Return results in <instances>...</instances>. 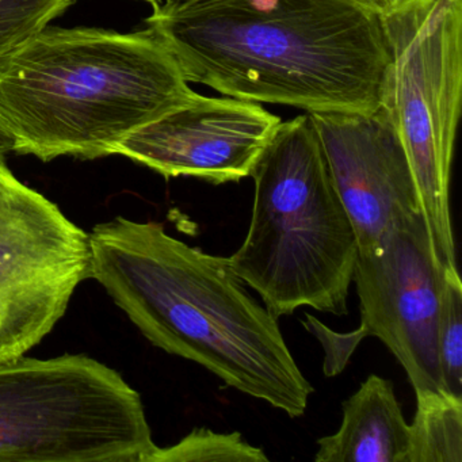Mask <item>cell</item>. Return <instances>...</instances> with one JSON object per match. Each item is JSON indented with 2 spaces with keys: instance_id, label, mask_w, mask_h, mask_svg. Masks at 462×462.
Here are the masks:
<instances>
[{
  "instance_id": "obj_11",
  "label": "cell",
  "mask_w": 462,
  "mask_h": 462,
  "mask_svg": "<svg viewBox=\"0 0 462 462\" xmlns=\"http://www.w3.org/2000/svg\"><path fill=\"white\" fill-rule=\"evenodd\" d=\"M342 407L339 430L318 440L316 462H407L410 424L392 381L370 374Z\"/></svg>"
},
{
  "instance_id": "obj_4",
  "label": "cell",
  "mask_w": 462,
  "mask_h": 462,
  "mask_svg": "<svg viewBox=\"0 0 462 462\" xmlns=\"http://www.w3.org/2000/svg\"><path fill=\"white\" fill-rule=\"evenodd\" d=\"M253 215L232 269L275 319L347 315L358 242L308 115L281 121L253 174Z\"/></svg>"
},
{
  "instance_id": "obj_3",
  "label": "cell",
  "mask_w": 462,
  "mask_h": 462,
  "mask_svg": "<svg viewBox=\"0 0 462 462\" xmlns=\"http://www.w3.org/2000/svg\"><path fill=\"white\" fill-rule=\"evenodd\" d=\"M196 96L150 28L45 26L0 60V126L42 162L115 155L129 134Z\"/></svg>"
},
{
  "instance_id": "obj_19",
  "label": "cell",
  "mask_w": 462,
  "mask_h": 462,
  "mask_svg": "<svg viewBox=\"0 0 462 462\" xmlns=\"http://www.w3.org/2000/svg\"><path fill=\"white\" fill-rule=\"evenodd\" d=\"M143 2H147V4H150L151 6H152V9H158V7H161L162 2L161 0H143Z\"/></svg>"
},
{
  "instance_id": "obj_16",
  "label": "cell",
  "mask_w": 462,
  "mask_h": 462,
  "mask_svg": "<svg viewBox=\"0 0 462 462\" xmlns=\"http://www.w3.org/2000/svg\"><path fill=\"white\" fill-rule=\"evenodd\" d=\"M302 327L313 335L323 346V372L327 377H337L347 366L359 343L367 337L366 329L359 326L356 331L337 332L321 323L316 316L305 313Z\"/></svg>"
},
{
  "instance_id": "obj_2",
  "label": "cell",
  "mask_w": 462,
  "mask_h": 462,
  "mask_svg": "<svg viewBox=\"0 0 462 462\" xmlns=\"http://www.w3.org/2000/svg\"><path fill=\"white\" fill-rule=\"evenodd\" d=\"M88 242V278L153 346L291 418L304 415L313 386L278 319L254 299L229 258L186 245L162 224L123 216L97 224Z\"/></svg>"
},
{
  "instance_id": "obj_12",
  "label": "cell",
  "mask_w": 462,
  "mask_h": 462,
  "mask_svg": "<svg viewBox=\"0 0 462 462\" xmlns=\"http://www.w3.org/2000/svg\"><path fill=\"white\" fill-rule=\"evenodd\" d=\"M415 393L407 462H461L462 399L445 391Z\"/></svg>"
},
{
  "instance_id": "obj_14",
  "label": "cell",
  "mask_w": 462,
  "mask_h": 462,
  "mask_svg": "<svg viewBox=\"0 0 462 462\" xmlns=\"http://www.w3.org/2000/svg\"><path fill=\"white\" fill-rule=\"evenodd\" d=\"M263 450L243 439L240 432L194 429L170 448H156L148 462H267Z\"/></svg>"
},
{
  "instance_id": "obj_9",
  "label": "cell",
  "mask_w": 462,
  "mask_h": 462,
  "mask_svg": "<svg viewBox=\"0 0 462 462\" xmlns=\"http://www.w3.org/2000/svg\"><path fill=\"white\" fill-rule=\"evenodd\" d=\"M359 255L380 250L389 231L421 213L412 169L383 106L373 112L308 113Z\"/></svg>"
},
{
  "instance_id": "obj_20",
  "label": "cell",
  "mask_w": 462,
  "mask_h": 462,
  "mask_svg": "<svg viewBox=\"0 0 462 462\" xmlns=\"http://www.w3.org/2000/svg\"><path fill=\"white\" fill-rule=\"evenodd\" d=\"M391 2H397V0H389L388 4H391Z\"/></svg>"
},
{
  "instance_id": "obj_5",
  "label": "cell",
  "mask_w": 462,
  "mask_h": 462,
  "mask_svg": "<svg viewBox=\"0 0 462 462\" xmlns=\"http://www.w3.org/2000/svg\"><path fill=\"white\" fill-rule=\"evenodd\" d=\"M142 396L83 356L0 361V462H148Z\"/></svg>"
},
{
  "instance_id": "obj_7",
  "label": "cell",
  "mask_w": 462,
  "mask_h": 462,
  "mask_svg": "<svg viewBox=\"0 0 462 462\" xmlns=\"http://www.w3.org/2000/svg\"><path fill=\"white\" fill-rule=\"evenodd\" d=\"M88 267V232L21 182L0 153V361L52 332Z\"/></svg>"
},
{
  "instance_id": "obj_15",
  "label": "cell",
  "mask_w": 462,
  "mask_h": 462,
  "mask_svg": "<svg viewBox=\"0 0 462 462\" xmlns=\"http://www.w3.org/2000/svg\"><path fill=\"white\" fill-rule=\"evenodd\" d=\"M78 0H0V60Z\"/></svg>"
},
{
  "instance_id": "obj_13",
  "label": "cell",
  "mask_w": 462,
  "mask_h": 462,
  "mask_svg": "<svg viewBox=\"0 0 462 462\" xmlns=\"http://www.w3.org/2000/svg\"><path fill=\"white\" fill-rule=\"evenodd\" d=\"M442 391L462 399V283L458 270H445L437 324Z\"/></svg>"
},
{
  "instance_id": "obj_1",
  "label": "cell",
  "mask_w": 462,
  "mask_h": 462,
  "mask_svg": "<svg viewBox=\"0 0 462 462\" xmlns=\"http://www.w3.org/2000/svg\"><path fill=\"white\" fill-rule=\"evenodd\" d=\"M377 0H199L148 28L189 83L312 112H373L389 53Z\"/></svg>"
},
{
  "instance_id": "obj_10",
  "label": "cell",
  "mask_w": 462,
  "mask_h": 462,
  "mask_svg": "<svg viewBox=\"0 0 462 462\" xmlns=\"http://www.w3.org/2000/svg\"><path fill=\"white\" fill-rule=\"evenodd\" d=\"M281 118L261 104L196 96L129 134L116 148L164 178L193 177L213 185L239 182L272 142Z\"/></svg>"
},
{
  "instance_id": "obj_6",
  "label": "cell",
  "mask_w": 462,
  "mask_h": 462,
  "mask_svg": "<svg viewBox=\"0 0 462 462\" xmlns=\"http://www.w3.org/2000/svg\"><path fill=\"white\" fill-rule=\"evenodd\" d=\"M388 112L418 189L438 263L456 272L451 164L462 98V0H397L381 7Z\"/></svg>"
},
{
  "instance_id": "obj_8",
  "label": "cell",
  "mask_w": 462,
  "mask_h": 462,
  "mask_svg": "<svg viewBox=\"0 0 462 462\" xmlns=\"http://www.w3.org/2000/svg\"><path fill=\"white\" fill-rule=\"evenodd\" d=\"M445 270L423 215L393 226L380 250L359 255L353 281L361 326L391 350L413 391H442L437 324Z\"/></svg>"
},
{
  "instance_id": "obj_17",
  "label": "cell",
  "mask_w": 462,
  "mask_h": 462,
  "mask_svg": "<svg viewBox=\"0 0 462 462\" xmlns=\"http://www.w3.org/2000/svg\"><path fill=\"white\" fill-rule=\"evenodd\" d=\"M7 152H14V144L2 126H0V153L6 155Z\"/></svg>"
},
{
  "instance_id": "obj_18",
  "label": "cell",
  "mask_w": 462,
  "mask_h": 462,
  "mask_svg": "<svg viewBox=\"0 0 462 462\" xmlns=\"http://www.w3.org/2000/svg\"><path fill=\"white\" fill-rule=\"evenodd\" d=\"M199 0H164L162 6L164 9H178V7L188 6V5L196 4Z\"/></svg>"
}]
</instances>
